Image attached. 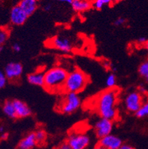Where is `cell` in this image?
I'll return each mask as SVG.
<instances>
[{"instance_id":"30bf717a","label":"cell","mask_w":148,"mask_h":149,"mask_svg":"<svg viewBox=\"0 0 148 149\" xmlns=\"http://www.w3.org/2000/svg\"><path fill=\"white\" fill-rule=\"evenodd\" d=\"M28 17L24 10L19 7V5H16L13 7L10 10V21L12 25L20 26L24 25L28 19Z\"/></svg>"},{"instance_id":"7c38bea8","label":"cell","mask_w":148,"mask_h":149,"mask_svg":"<svg viewBox=\"0 0 148 149\" xmlns=\"http://www.w3.org/2000/svg\"><path fill=\"white\" fill-rule=\"evenodd\" d=\"M13 103L17 118H26L31 116V109L25 102L19 100H13Z\"/></svg>"},{"instance_id":"52a82bcc","label":"cell","mask_w":148,"mask_h":149,"mask_svg":"<svg viewBox=\"0 0 148 149\" xmlns=\"http://www.w3.org/2000/svg\"><path fill=\"white\" fill-rule=\"evenodd\" d=\"M51 48L64 53H70L73 50V45L68 37L64 36H56L49 40Z\"/></svg>"},{"instance_id":"4dcf8cb0","label":"cell","mask_w":148,"mask_h":149,"mask_svg":"<svg viewBox=\"0 0 148 149\" xmlns=\"http://www.w3.org/2000/svg\"><path fill=\"white\" fill-rule=\"evenodd\" d=\"M44 10H46V11H48V10H50L51 9V5H46L45 6H44Z\"/></svg>"},{"instance_id":"484cf974","label":"cell","mask_w":148,"mask_h":149,"mask_svg":"<svg viewBox=\"0 0 148 149\" xmlns=\"http://www.w3.org/2000/svg\"><path fill=\"white\" fill-rule=\"evenodd\" d=\"M55 149H72V148L70 147V146L67 144V142H66V143H61V144L57 146Z\"/></svg>"},{"instance_id":"f546056e","label":"cell","mask_w":148,"mask_h":149,"mask_svg":"<svg viewBox=\"0 0 148 149\" xmlns=\"http://www.w3.org/2000/svg\"><path fill=\"white\" fill-rule=\"evenodd\" d=\"M8 133L4 132L1 134V139H2V140H6V139H8Z\"/></svg>"},{"instance_id":"cb8c5ba5","label":"cell","mask_w":148,"mask_h":149,"mask_svg":"<svg viewBox=\"0 0 148 149\" xmlns=\"http://www.w3.org/2000/svg\"><path fill=\"white\" fill-rule=\"evenodd\" d=\"M7 82H8V79L5 76V72L2 70H0V89L5 87Z\"/></svg>"},{"instance_id":"83f0119b","label":"cell","mask_w":148,"mask_h":149,"mask_svg":"<svg viewBox=\"0 0 148 149\" xmlns=\"http://www.w3.org/2000/svg\"><path fill=\"white\" fill-rule=\"evenodd\" d=\"M147 39L145 36H141V37H139L138 40H137V43L139 45H144L145 44V42H147Z\"/></svg>"},{"instance_id":"e575fe53","label":"cell","mask_w":148,"mask_h":149,"mask_svg":"<svg viewBox=\"0 0 148 149\" xmlns=\"http://www.w3.org/2000/svg\"><path fill=\"white\" fill-rule=\"evenodd\" d=\"M144 46H145V49H146L147 51H148V40H147V42H145V44L144 45Z\"/></svg>"},{"instance_id":"f1b7e54d","label":"cell","mask_w":148,"mask_h":149,"mask_svg":"<svg viewBox=\"0 0 148 149\" xmlns=\"http://www.w3.org/2000/svg\"><path fill=\"white\" fill-rule=\"evenodd\" d=\"M117 149H134V148L133 146H130V145H127V144H122L119 148Z\"/></svg>"},{"instance_id":"5bb4252c","label":"cell","mask_w":148,"mask_h":149,"mask_svg":"<svg viewBox=\"0 0 148 149\" xmlns=\"http://www.w3.org/2000/svg\"><path fill=\"white\" fill-rule=\"evenodd\" d=\"M36 141L35 137V133L32 132L28 134L23 139L20 140L18 144L19 149H33L36 146Z\"/></svg>"},{"instance_id":"603a6c76","label":"cell","mask_w":148,"mask_h":149,"mask_svg":"<svg viewBox=\"0 0 148 149\" xmlns=\"http://www.w3.org/2000/svg\"><path fill=\"white\" fill-rule=\"evenodd\" d=\"M138 71L139 75L142 77H145L148 74V61L142 62L138 67Z\"/></svg>"},{"instance_id":"3957f363","label":"cell","mask_w":148,"mask_h":149,"mask_svg":"<svg viewBox=\"0 0 148 149\" xmlns=\"http://www.w3.org/2000/svg\"><path fill=\"white\" fill-rule=\"evenodd\" d=\"M88 82L89 78L85 73L79 69H74L67 74L64 87V92L80 93L86 88Z\"/></svg>"},{"instance_id":"ac0fdd59","label":"cell","mask_w":148,"mask_h":149,"mask_svg":"<svg viewBox=\"0 0 148 149\" xmlns=\"http://www.w3.org/2000/svg\"><path fill=\"white\" fill-rule=\"evenodd\" d=\"M35 133V137H36V144L42 146L44 144L46 139H47V133L42 128H39Z\"/></svg>"},{"instance_id":"1f68e13d","label":"cell","mask_w":148,"mask_h":149,"mask_svg":"<svg viewBox=\"0 0 148 149\" xmlns=\"http://www.w3.org/2000/svg\"><path fill=\"white\" fill-rule=\"evenodd\" d=\"M4 132H5V128H4L3 125H1L0 126V134H2Z\"/></svg>"},{"instance_id":"e0dca14e","label":"cell","mask_w":148,"mask_h":149,"mask_svg":"<svg viewBox=\"0 0 148 149\" xmlns=\"http://www.w3.org/2000/svg\"><path fill=\"white\" fill-rule=\"evenodd\" d=\"M2 111L3 113L6 115L10 119H16V111H15L14 105L13 103V100H7L5 102L3 107H2Z\"/></svg>"},{"instance_id":"d590c367","label":"cell","mask_w":148,"mask_h":149,"mask_svg":"<svg viewBox=\"0 0 148 149\" xmlns=\"http://www.w3.org/2000/svg\"><path fill=\"white\" fill-rule=\"evenodd\" d=\"M144 78H145V80L147 81V82H148V74H147V75L145 76V77H144Z\"/></svg>"},{"instance_id":"4316f807","label":"cell","mask_w":148,"mask_h":149,"mask_svg":"<svg viewBox=\"0 0 148 149\" xmlns=\"http://www.w3.org/2000/svg\"><path fill=\"white\" fill-rule=\"evenodd\" d=\"M12 49H13V51H14V52L18 53L21 51L22 48L19 44H18V43H14V44L12 45Z\"/></svg>"},{"instance_id":"ffe728a7","label":"cell","mask_w":148,"mask_h":149,"mask_svg":"<svg viewBox=\"0 0 148 149\" xmlns=\"http://www.w3.org/2000/svg\"><path fill=\"white\" fill-rule=\"evenodd\" d=\"M135 116L139 119L145 118L148 116V100L144 102L140 108L135 112Z\"/></svg>"},{"instance_id":"ba28073f","label":"cell","mask_w":148,"mask_h":149,"mask_svg":"<svg viewBox=\"0 0 148 149\" xmlns=\"http://www.w3.org/2000/svg\"><path fill=\"white\" fill-rule=\"evenodd\" d=\"M113 128V120L101 117L99 120L96 121L94 125V130L96 135L99 139L110 134Z\"/></svg>"},{"instance_id":"5b68a950","label":"cell","mask_w":148,"mask_h":149,"mask_svg":"<svg viewBox=\"0 0 148 149\" xmlns=\"http://www.w3.org/2000/svg\"><path fill=\"white\" fill-rule=\"evenodd\" d=\"M143 102V96L139 91L130 92L124 100V105L126 110L130 113H134L140 108Z\"/></svg>"},{"instance_id":"4fadbf2b","label":"cell","mask_w":148,"mask_h":149,"mask_svg":"<svg viewBox=\"0 0 148 149\" xmlns=\"http://www.w3.org/2000/svg\"><path fill=\"white\" fill-rule=\"evenodd\" d=\"M19 5L29 17L37 10L39 1L38 0H21L19 3Z\"/></svg>"},{"instance_id":"9a60e30c","label":"cell","mask_w":148,"mask_h":149,"mask_svg":"<svg viewBox=\"0 0 148 149\" xmlns=\"http://www.w3.org/2000/svg\"><path fill=\"white\" fill-rule=\"evenodd\" d=\"M72 8L77 13H82L89 10L92 6L89 0H72L70 2Z\"/></svg>"},{"instance_id":"d4e9b609","label":"cell","mask_w":148,"mask_h":149,"mask_svg":"<svg viewBox=\"0 0 148 149\" xmlns=\"http://www.w3.org/2000/svg\"><path fill=\"white\" fill-rule=\"evenodd\" d=\"M126 23V19L124 17H119L113 22V25L116 27H120L124 25Z\"/></svg>"},{"instance_id":"2e32d148","label":"cell","mask_w":148,"mask_h":149,"mask_svg":"<svg viewBox=\"0 0 148 149\" xmlns=\"http://www.w3.org/2000/svg\"><path fill=\"white\" fill-rule=\"evenodd\" d=\"M44 73L45 72L37 70L36 72L28 74V82L33 85L43 86L44 82Z\"/></svg>"},{"instance_id":"44dd1931","label":"cell","mask_w":148,"mask_h":149,"mask_svg":"<svg viewBox=\"0 0 148 149\" xmlns=\"http://www.w3.org/2000/svg\"><path fill=\"white\" fill-rule=\"evenodd\" d=\"M10 36V31L7 28L0 27V47H3V45L8 41Z\"/></svg>"},{"instance_id":"7a4b0ae2","label":"cell","mask_w":148,"mask_h":149,"mask_svg":"<svg viewBox=\"0 0 148 149\" xmlns=\"http://www.w3.org/2000/svg\"><path fill=\"white\" fill-rule=\"evenodd\" d=\"M68 72L64 68L56 66L44 73L43 87L51 93H64V87Z\"/></svg>"},{"instance_id":"9c48e42d","label":"cell","mask_w":148,"mask_h":149,"mask_svg":"<svg viewBox=\"0 0 148 149\" xmlns=\"http://www.w3.org/2000/svg\"><path fill=\"white\" fill-rule=\"evenodd\" d=\"M4 72L9 80H18L23 74V66L19 62H10L6 65Z\"/></svg>"},{"instance_id":"836d02e7","label":"cell","mask_w":148,"mask_h":149,"mask_svg":"<svg viewBox=\"0 0 148 149\" xmlns=\"http://www.w3.org/2000/svg\"><path fill=\"white\" fill-rule=\"evenodd\" d=\"M93 149H105V148H104L103 147H101V146H99V145H97V146H95V147L93 148Z\"/></svg>"},{"instance_id":"8992f818","label":"cell","mask_w":148,"mask_h":149,"mask_svg":"<svg viewBox=\"0 0 148 149\" xmlns=\"http://www.w3.org/2000/svg\"><path fill=\"white\" fill-rule=\"evenodd\" d=\"M67 143L72 149H85L90 143V139L86 134L73 133L68 136Z\"/></svg>"},{"instance_id":"8fae6325","label":"cell","mask_w":148,"mask_h":149,"mask_svg":"<svg viewBox=\"0 0 148 149\" xmlns=\"http://www.w3.org/2000/svg\"><path fill=\"white\" fill-rule=\"evenodd\" d=\"M122 144V139L112 134L101 138L99 142V145L105 149H117Z\"/></svg>"},{"instance_id":"7402d4cb","label":"cell","mask_w":148,"mask_h":149,"mask_svg":"<svg viewBox=\"0 0 148 149\" xmlns=\"http://www.w3.org/2000/svg\"><path fill=\"white\" fill-rule=\"evenodd\" d=\"M116 77L113 73L110 74L106 79V85L108 88H114L116 85Z\"/></svg>"},{"instance_id":"d6986e66","label":"cell","mask_w":148,"mask_h":149,"mask_svg":"<svg viewBox=\"0 0 148 149\" xmlns=\"http://www.w3.org/2000/svg\"><path fill=\"white\" fill-rule=\"evenodd\" d=\"M120 0H94L93 2V7L96 10H101L106 5H110L113 2H117Z\"/></svg>"},{"instance_id":"277c9868","label":"cell","mask_w":148,"mask_h":149,"mask_svg":"<svg viewBox=\"0 0 148 149\" xmlns=\"http://www.w3.org/2000/svg\"><path fill=\"white\" fill-rule=\"evenodd\" d=\"M81 105V100L78 93H64V95L58 101L56 109L64 114L74 113Z\"/></svg>"},{"instance_id":"6da1fadb","label":"cell","mask_w":148,"mask_h":149,"mask_svg":"<svg viewBox=\"0 0 148 149\" xmlns=\"http://www.w3.org/2000/svg\"><path fill=\"white\" fill-rule=\"evenodd\" d=\"M119 91L116 88H108L100 93L95 99L94 106L101 117L116 120L118 116L117 103Z\"/></svg>"},{"instance_id":"d6a6232c","label":"cell","mask_w":148,"mask_h":149,"mask_svg":"<svg viewBox=\"0 0 148 149\" xmlns=\"http://www.w3.org/2000/svg\"><path fill=\"white\" fill-rule=\"evenodd\" d=\"M59 2H67V3H70L72 2V0H57Z\"/></svg>"}]
</instances>
